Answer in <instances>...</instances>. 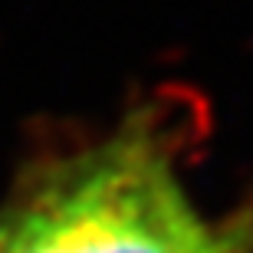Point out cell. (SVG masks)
I'll use <instances>...</instances> for the list:
<instances>
[{
    "label": "cell",
    "instance_id": "obj_1",
    "mask_svg": "<svg viewBox=\"0 0 253 253\" xmlns=\"http://www.w3.org/2000/svg\"><path fill=\"white\" fill-rule=\"evenodd\" d=\"M0 253H253V224H211L181 184L168 135L135 115L0 204Z\"/></svg>",
    "mask_w": 253,
    "mask_h": 253
}]
</instances>
